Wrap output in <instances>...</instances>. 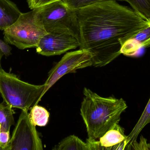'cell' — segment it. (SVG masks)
Returning <instances> with one entry per match:
<instances>
[{
    "label": "cell",
    "instance_id": "obj_1",
    "mask_svg": "<svg viewBox=\"0 0 150 150\" xmlns=\"http://www.w3.org/2000/svg\"><path fill=\"white\" fill-rule=\"evenodd\" d=\"M75 10L80 49L91 55L96 68L112 62L121 54L126 41L150 24L133 9L115 1L98 2Z\"/></svg>",
    "mask_w": 150,
    "mask_h": 150
},
{
    "label": "cell",
    "instance_id": "obj_2",
    "mask_svg": "<svg viewBox=\"0 0 150 150\" xmlns=\"http://www.w3.org/2000/svg\"><path fill=\"white\" fill-rule=\"evenodd\" d=\"M83 93L80 114L86 127L88 139L98 140L119 123L127 105L123 99L100 97L86 87Z\"/></svg>",
    "mask_w": 150,
    "mask_h": 150
},
{
    "label": "cell",
    "instance_id": "obj_3",
    "mask_svg": "<svg viewBox=\"0 0 150 150\" xmlns=\"http://www.w3.org/2000/svg\"><path fill=\"white\" fill-rule=\"evenodd\" d=\"M45 85H34L19 79L0 67V94L4 101L12 108L28 111L44 96Z\"/></svg>",
    "mask_w": 150,
    "mask_h": 150
},
{
    "label": "cell",
    "instance_id": "obj_4",
    "mask_svg": "<svg viewBox=\"0 0 150 150\" xmlns=\"http://www.w3.org/2000/svg\"><path fill=\"white\" fill-rule=\"evenodd\" d=\"M40 8L22 13L18 20L4 30L6 43L18 49L36 48L42 37L47 33L40 18Z\"/></svg>",
    "mask_w": 150,
    "mask_h": 150
},
{
    "label": "cell",
    "instance_id": "obj_5",
    "mask_svg": "<svg viewBox=\"0 0 150 150\" xmlns=\"http://www.w3.org/2000/svg\"><path fill=\"white\" fill-rule=\"evenodd\" d=\"M40 9V18L47 32L69 33L79 41L78 22L75 9L69 7L62 0Z\"/></svg>",
    "mask_w": 150,
    "mask_h": 150
},
{
    "label": "cell",
    "instance_id": "obj_6",
    "mask_svg": "<svg viewBox=\"0 0 150 150\" xmlns=\"http://www.w3.org/2000/svg\"><path fill=\"white\" fill-rule=\"evenodd\" d=\"M43 144L28 111H22L5 150H42Z\"/></svg>",
    "mask_w": 150,
    "mask_h": 150
},
{
    "label": "cell",
    "instance_id": "obj_7",
    "mask_svg": "<svg viewBox=\"0 0 150 150\" xmlns=\"http://www.w3.org/2000/svg\"><path fill=\"white\" fill-rule=\"evenodd\" d=\"M90 66H93L92 56L88 51L80 49L67 53L49 71L43 95L63 76Z\"/></svg>",
    "mask_w": 150,
    "mask_h": 150
},
{
    "label": "cell",
    "instance_id": "obj_8",
    "mask_svg": "<svg viewBox=\"0 0 150 150\" xmlns=\"http://www.w3.org/2000/svg\"><path fill=\"white\" fill-rule=\"evenodd\" d=\"M79 45V41L69 33H47L40 41L36 51L45 56L59 55Z\"/></svg>",
    "mask_w": 150,
    "mask_h": 150
},
{
    "label": "cell",
    "instance_id": "obj_9",
    "mask_svg": "<svg viewBox=\"0 0 150 150\" xmlns=\"http://www.w3.org/2000/svg\"><path fill=\"white\" fill-rule=\"evenodd\" d=\"M124 132V129L116 123L98 140L87 139L86 143L90 150H114L116 146L127 138Z\"/></svg>",
    "mask_w": 150,
    "mask_h": 150
},
{
    "label": "cell",
    "instance_id": "obj_10",
    "mask_svg": "<svg viewBox=\"0 0 150 150\" xmlns=\"http://www.w3.org/2000/svg\"><path fill=\"white\" fill-rule=\"evenodd\" d=\"M150 46V24L128 40L121 48V53L127 56L134 55L140 49Z\"/></svg>",
    "mask_w": 150,
    "mask_h": 150
},
{
    "label": "cell",
    "instance_id": "obj_11",
    "mask_svg": "<svg viewBox=\"0 0 150 150\" xmlns=\"http://www.w3.org/2000/svg\"><path fill=\"white\" fill-rule=\"evenodd\" d=\"M22 12L10 0H0V30L4 31L14 24Z\"/></svg>",
    "mask_w": 150,
    "mask_h": 150
},
{
    "label": "cell",
    "instance_id": "obj_12",
    "mask_svg": "<svg viewBox=\"0 0 150 150\" xmlns=\"http://www.w3.org/2000/svg\"><path fill=\"white\" fill-rule=\"evenodd\" d=\"M150 123V98L142 115L130 134L127 136L126 139V150H131L132 144L136 140L143 129Z\"/></svg>",
    "mask_w": 150,
    "mask_h": 150
},
{
    "label": "cell",
    "instance_id": "obj_13",
    "mask_svg": "<svg viewBox=\"0 0 150 150\" xmlns=\"http://www.w3.org/2000/svg\"><path fill=\"white\" fill-rule=\"evenodd\" d=\"M53 150H90V148L86 143L82 141L78 137L71 135L65 139L55 145Z\"/></svg>",
    "mask_w": 150,
    "mask_h": 150
},
{
    "label": "cell",
    "instance_id": "obj_14",
    "mask_svg": "<svg viewBox=\"0 0 150 150\" xmlns=\"http://www.w3.org/2000/svg\"><path fill=\"white\" fill-rule=\"evenodd\" d=\"M14 114L11 107L4 101L0 103V131H10L11 126L15 124Z\"/></svg>",
    "mask_w": 150,
    "mask_h": 150
},
{
    "label": "cell",
    "instance_id": "obj_15",
    "mask_svg": "<svg viewBox=\"0 0 150 150\" xmlns=\"http://www.w3.org/2000/svg\"><path fill=\"white\" fill-rule=\"evenodd\" d=\"M29 114L31 120L35 126L45 127L48 123L50 114L44 107L36 105L32 107Z\"/></svg>",
    "mask_w": 150,
    "mask_h": 150
},
{
    "label": "cell",
    "instance_id": "obj_16",
    "mask_svg": "<svg viewBox=\"0 0 150 150\" xmlns=\"http://www.w3.org/2000/svg\"><path fill=\"white\" fill-rule=\"evenodd\" d=\"M132 9L150 22V0H125Z\"/></svg>",
    "mask_w": 150,
    "mask_h": 150
},
{
    "label": "cell",
    "instance_id": "obj_17",
    "mask_svg": "<svg viewBox=\"0 0 150 150\" xmlns=\"http://www.w3.org/2000/svg\"><path fill=\"white\" fill-rule=\"evenodd\" d=\"M67 6L73 9H78L92 4L102 1L110 0H62ZM115 1H124L125 0H112Z\"/></svg>",
    "mask_w": 150,
    "mask_h": 150
},
{
    "label": "cell",
    "instance_id": "obj_18",
    "mask_svg": "<svg viewBox=\"0 0 150 150\" xmlns=\"http://www.w3.org/2000/svg\"><path fill=\"white\" fill-rule=\"evenodd\" d=\"M131 149L135 150H150V144L148 143L147 140L142 136H141L140 141L137 140L131 144Z\"/></svg>",
    "mask_w": 150,
    "mask_h": 150
},
{
    "label": "cell",
    "instance_id": "obj_19",
    "mask_svg": "<svg viewBox=\"0 0 150 150\" xmlns=\"http://www.w3.org/2000/svg\"><path fill=\"white\" fill-rule=\"evenodd\" d=\"M62 0H27L29 8L33 10L36 8H40L48 4L57 1Z\"/></svg>",
    "mask_w": 150,
    "mask_h": 150
},
{
    "label": "cell",
    "instance_id": "obj_20",
    "mask_svg": "<svg viewBox=\"0 0 150 150\" xmlns=\"http://www.w3.org/2000/svg\"><path fill=\"white\" fill-rule=\"evenodd\" d=\"M10 131H0V150H5L10 140Z\"/></svg>",
    "mask_w": 150,
    "mask_h": 150
},
{
    "label": "cell",
    "instance_id": "obj_21",
    "mask_svg": "<svg viewBox=\"0 0 150 150\" xmlns=\"http://www.w3.org/2000/svg\"><path fill=\"white\" fill-rule=\"evenodd\" d=\"M0 50H1L4 55L8 57L11 55V48L8 45V43L0 39Z\"/></svg>",
    "mask_w": 150,
    "mask_h": 150
},
{
    "label": "cell",
    "instance_id": "obj_22",
    "mask_svg": "<svg viewBox=\"0 0 150 150\" xmlns=\"http://www.w3.org/2000/svg\"><path fill=\"white\" fill-rule=\"evenodd\" d=\"M4 55V54L0 50V67H1V61L3 56Z\"/></svg>",
    "mask_w": 150,
    "mask_h": 150
},
{
    "label": "cell",
    "instance_id": "obj_23",
    "mask_svg": "<svg viewBox=\"0 0 150 150\" xmlns=\"http://www.w3.org/2000/svg\"><path fill=\"white\" fill-rule=\"evenodd\" d=\"M0 128H1V125H0Z\"/></svg>",
    "mask_w": 150,
    "mask_h": 150
},
{
    "label": "cell",
    "instance_id": "obj_24",
    "mask_svg": "<svg viewBox=\"0 0 150 150\" xmlns=\"http://www.w3.org/2000/svg\"></svg>",
    "mask_w": 150,
    "mask_h": 150
}]
</instances>
